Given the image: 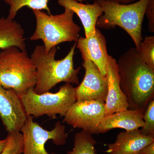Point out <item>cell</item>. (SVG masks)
I'll return each mask as SVG.
<instances>
[{
    "mask_svg": "<svg viewBox=\"0 0 154 154\" xmlns=\"http://www.w3.org/2000/svg\"><path fill=\"white\" fill-rule=\"evenodd\" d=\"M103 11L96 27L110 29L118 26L129 34L138 50L142 41V25L150 0L123 4L114 0H97Z\"/></svg>",
    "mask_w": 154,
    "mask_h": 154,
    "instance_id": "3957f363",
    "label": "cell"
},
{
    "mask_svg": "<svg viewBox=\"0 0 154 154\" xmlns=\"http://www.w3.org/2000/svg\"><path fill=\"white\" fill-rule=\"evenodd\" d=\"M76 47V42L65 57L57 60L56 47L53 48L46 53L43 45L36 46L30 57L36 69L37 81L33 89L36 94H41L49 92L56 85L63 82L79 85L78 75L81 68L75 69L74 64Z\"/></svg>",
    "mask_w": 154,
    "mask_h": 154,
    "instance_id": "7a4b0ae2",
    "label": "cell"
},
{
    "mask_svg": "<svg viewBox=\"0 0 154 154\" xmlns=\"http://www.w3.org/2000/svg\"><path fill=\"white\" fill-rule=\"evenodd\" d=\"M144 125L140 130V132L145 135L154 136V100L149 102L143 114Z\"/></svg>",
    "mask_w": 154,
    "mask_h": 154,
    "instance_id": "44dd1931",
    "label": "cell"
},
{
    "mask_svg": "<svg viewBox=\"0 0 154 154\" xmlns=\"http://www.w3.org/2000/svg\"><path fill=\"white\" fill-rule=\"evenodd\" d=\"M36 20V27L31 41L41 40L45 52L64 42H76L80 37L81 28L74 21L75 13L65 8L62 14L53 15L38 10H32Z\"/></svg>",
    "mask_w": 154,
    "mask_h": 154,
    "instance_id": "5b68a950",
    "label": "cell"
},
{
    "mask_svg": "<svg viewBox=\"0 0 154 154\" xmlns=\"http://www.w3.org/2000/svg\"><path fill=\"white\" fill-rule=\"evenodd\" d=\"M36 71L27 50L15 46L0 51V86L12 89L19 97L36 86Z\"/></svg>",
    "mask_w": 154,
    "mask_h": 154,
    "instance_id": "277c9868",
    "label": "cell"
},
{
    "mask_svg": "<svg viewBox=\"0 0 154 154\" xmlns=\"http://www.w3.org/2000/svg\"><path fill=\"white\" fill-rule=\"evenodd\" d=\"M117 63L120 88L126 96L128 109L143 114L154 99V70L142 60L135 47L128 50Z\"/></svg>",
    "mask_w": 154,
    "mask_h": 154,
    "instance_id": "6da1fadb",
    "label": "cell"
},
{
    "mask_svg": "<svg viewBox=\"0 0 154 154\" xmlns=\"http://www.w3.org/2000/svg\"><path fill=\"white\" fill-rule=\"evenodd\" d=\"M60 5L76 14L82 22L85 37L93 36L96 33V23L103 14L101 6L97 0L93 4H84L75 0H58Z\"/></svg>",
    "mask_w": 154,
    "mask_h": 154,
    "instance_id": "9a60e30c",
    "label": "cell"
},
{
    "mask_svg": "<svg viewBox=\"0 0 154 154\" xmlns=\"http://www.w3.org/2000/svg\"><path fill=\"white\" fill-rule=\"evenodd\" d=\"M20 98L27 115L36 118L44 115L52 118L57 115L64 117L76 102L75 88L67 83L55 93L48 92L38 94L32 88Z\"/></svg>",
    "mask_w": 154,
    "mask_h": 154,
    "instance_id": "8992f818",
    "label": "cell"
},
{
    "mask_svg": "<svg viewBox=\"0 0 154 154\" xmlns=\"http://www.w3.org/2000/svg\"><path fill=\"white\" fill-rule=\"evenodd\" d=\"M97 142L92 135L82 130L75 135L74 147L68 154H96Z\"/></svg>",
    "mask_w": 154,
    "mask_h": 154,
    "instance_id": "ac0fdd59",
    "label": "cell"
},
{
    "mask_svg": "<svg viewBox=\"0 0 154 154\" xmlns=\"http://www.w3.org/2000/svg\"><path fill=\"white\" fill-rule=\"evenodd\" d=\"M10 6V11L8 17L14 19L18 11L24 7H26L32 10L42 11L45 10L48 14H51L48 7L49 0H4Z\"/></svg>",
    "mask_w": 154,
    "mask_h": 154,
    "instance_id": "e0dca14e",
    "label": "cell"
},
{
    "mask_svg": "<svg viewBox=\"0 0 154 154\" xmlns=\"http://www.w3.org/2000/svg\"><path fill=\"white\" fill-rule=\"evenodd\" d=\"M154 142V136L145 135L140 130L119 133L113 143L107 145L105 152L109 154H138L144 147Z\"/></svg>",
    "mask_w": 154,
    "mask_h": 154,
    "instance_id": "4fadbf2b",
    "label": "cell"
},
{
    "mask_svg": "<svg viewBox=\"0 0 154 154\" xmlns=\"http://www.w3.org/2000/svg\"><path fill=\"white\" fill-rule=\"evenodd\" d=\"M145 15L148 21V29L151 32H154V0H150L146 10Z\"/></svg>",
    "mask_w": 154,
    "mask_h": 154,
    "instance_id": "7402d4cb",
    "label": "cell"
},
{
    "mask_svg": "<svg viewBox=\"0 0 154 154\" xmlns=\"http://www.w3.org/2000/svg\"><path fill=\"white\" fill-rule=\"evenodd\" d=\"M143 117L140 111L129 109L105 116L99 125V134H105L114 128L126 131L139 129L144 125Z\"/></svg>",
    "mask_w": 154,
    "mask_h": 154,
    "instance_id": "5bb4252c",
    "label": "cell"
},
{
    "mask_svg": "<svg viewBox=\"0 0 154 154\" xmlns=\"http://www.w3.org/2000/svg\"><path fill=\"white\" fill-rule=\"evenodd\" d=\"M33 116H28L27 121L20 131L24 141L22 154H56L48 153L45 149V144L48 141L51 140L56 145H64L68 137L65 126L58 121L53 129L48 131L33 121Z\"/></svg>",
    "mask_w": 154,
    "mask_h": 154,
    "instance_id": "52a82bcc",
    "label": "cell"
},
{
    "mask_svg": "<svg viewBox=\"0 0 154 154\" xmlns=\"http://www.w3.org/2000/svg\"><path fill=\"white\" fill-rule=\"evenodd\" d=\"M85 73L82 82L75 88L76 101H102L105 102L108 85L106 77L91 61L84 60Z\"/></svg>",
    "mask_w": 154,
    "mask_h": 154,
    "instance_id": "30bf717a",
    "label": "cell"
},
{
    "mask_svg": "<svg viewBox=\"0 0 154 154\" xmlns=\"http://www.w3.org/2000/svg\"><path fill=\"white\" fill-rule=\"evenodd\" d=\"M7 140H8L7 137H6L5 139L0 140V153L4 150V149L5 147Z\"/></svg>",
    "mask_w": 154,
    "mask_h": 154,
    "instance_id": "d4e9b609",
    "label": "cell"
},
{
    "mask_svg": "<svg viewBox=\"0 0 154 154\" xmlns=\"http://www.w3.org/2000/svg\"><path fill=\"white\" fill-rule=\"evenodd\" d=\"M25 30L22 25L14 19L0 17V50L15 46L26 50Z\"/></svg>",
    "mask_w": 154,
    "mask_h": 154,
    "instance_id": "2e32d148",
    "label": "cell"
},
{
    "mask_svg": "<svg viewBox=\"0 0 154 154\" xmlns=\"http://www.w3.org/2000/svg\"><path fill=\"white\" fill-rule=\"evenodd\" d=\"M137 51L142 60L154 70V36H146L141 42Z\"/></svg>",
    "mask_w": 154,
    "mask_h": 154,
    "instance_id": "d6986e66",
    "label": "cell"
},
{
    "mask_svg": "<svg viewBox=\"0 0 154 154\" xmlns=\"http://www.w3.org/2000/svg\"><path fill=\"white\" fill-rule=\"evenodd\" d=\"M106 44L105 36L97 28L94 35L89 37L81 36L76 42V47L79 50L83 60L93 62L105 77L109 57Z\"/></svg>",
    "mask_w": 154,
    "mask_h": 154,
    "instance_id": "8fae6325",
    "label": "cell"
},
{
    "mask_svg": "<svg viewBox=\"0 0 154 154\" xmlns=\"http://www.w3.org/2000/svg\"><path fill=\"white\" fill-rule=\"evenodd\" d=\"M5 147L0 154H22L24 150L23 135L20 131L10 133Z\"/></svg>",
    "mask_w": 154,
    "mask_h": 154,
    "instance_id": "ffe728a7",
    "label": "cell"
},
{
    "mask_svg": "<svg viewBox=\"0 0 154 154\" xmlns=\"http://www.w3.org/2000/svg\"><path fill=\"white\" fill-rule=\"evenodd\" d=\"M75 1H77V2H82L86 1V0H75ZM114 1L119 2L121 3V4H126L128 3L133 2L135 1L136 0H114Z\"/></svg>",
    "mask_w": 154,
    "mask_h": 154,
    "instance_id": "cb8c5ba5",
    "label": "cell"
},
{
    "mask_svg": "<svg viewBox=\"0 0 154 154\" xmlns=\"http://www.w3.org/2000/svg\"><path fill=\"white\" fill-rule=\"evenodd\" d=\"M105 116L104 101H76L64 116L63 122L91 135L98 134L99 125Z\"/></svg>",
    "mask_w": 154,
    "mask_h": 154,
    "instance_id": "ba28073f",
    "label": "cell"
},
{
    "mask_svg": "<svg viewBox=\"0 0 154 154\" xmlns=\"http://www.w3.org/2000/svg\"><path fill=\"white\" fill-rule=\"evenodd\" d=\"M106 78L108 90L105 102V116L128 109L126 96L120 88L117 61L110 55Z\"/></svg>",
    "mask_w": 154,
    "mask_h": 154,
    "instance_id": "7c38bea8",
    "label": "cell"
},
{
    "mask_svg": "<svg viewBox=\"0 0 154 154\" xmlns=\"http://www.w3.org/2000/svg\"><path fill=\"white\" fill-rule=\"evenodd\" d=\"M138 154H154V142L143 148Z\"/></svg>",
    "mask_w": 154,
    "mask_h": 154,
    "instance_id": "603a6c76",
    "label": "cell"
},
{
    "mask_svg": "<svg viewBox=\"0 0 154 154\" xmlns=\"http://www.w3.org/2000/svg\"><path fill=\"white\" fill-rule=\"evenodd\" d=\"M28 116L16 92L0 86V117L8 133L21 131Z\"/></svg>",
    "mask_w": 154,
    "mask_h": 154,
    "instance_id": "9c48e42d",
    "label": "cell"
}]
</instances>
